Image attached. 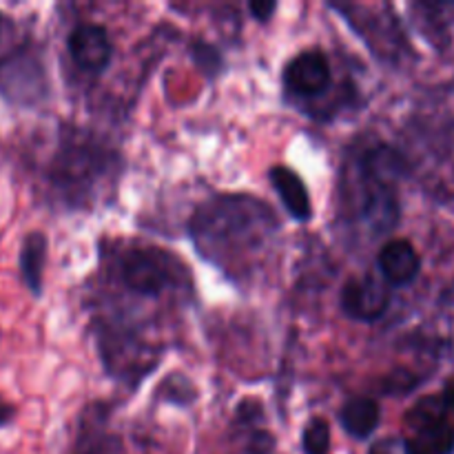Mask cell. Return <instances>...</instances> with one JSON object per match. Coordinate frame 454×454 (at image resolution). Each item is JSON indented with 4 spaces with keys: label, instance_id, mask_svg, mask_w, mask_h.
Here are the masks:
<instances>
[{
    "label": "cell",
    "instance_id": "cell-1",
    "mask_svg": "<svg viewBox=\"0 0 454 454\" xmlns=\"http://www.w3.org/2000/svg\"><path fill=\"white\" fill-rule=\"evenodd\" d=\"M273 224V215L266 204L257 202L253 198H220L215 202H207L195 215L191 224V233L198 239L200 251L208 257H217L231 251H238L239 239L262 238Z\"/></svg>",
    "mask_w": 454,
    "mask_h": 454
},
{
    "label": "cell",
    "instance_id": "cell-2",
    "mask_svg": "<svg viewBox=\"0 0 454 454\" xmlns=\"http://www.w3.org/2000/svg\"><path fill=\"white\" fill-rule=\"evenodd\" d=\"M362 176V215L377 233L390 229L399 217L397 180L402 176V160L388 146L368 151L359 167Z\"/></svg>",
    "mask_w": 454,
    "mask_h": 454
},
{
    "label": "cell",
    "instance_id": "cell-3",
    "mask_svg": "<svg viewBox=\"0 0 454 454\" xmlns=\"http://www.w3.org/2000/svg\"><path fill=\"white\" fill-rule=\"evenodd\" d=\"M415 454H454V424L442 397H424L406 415Z\"/></svg>",
    "mask_w": 454,
    "mask_h": 454
},
{
    "label": "cell",
    "instance_id": "cell-4",
    "mask_svg": "<svg viewBox=\"0 0 454 454\" xmlns=\"http://www.w3.org/2000/svg\"><path fill=\"white\" fill-rule=\"evenodd\" d=\"M0 93L18 105H35L47 98V74L35 53L20 49L0 60Z\"/></svg>",
    "mask_w": 454,
    "mask_h": 454
},
{
    "label": "cell",
    "instance_id": "cell-5",
    "mask_svg": "<svg viewBox=\"0 0 454 454\" xmlns=\"http://www.w3.org/2000/svg\"><path fill=\"white\" fill-rule=\"evenodd\" d=\"M120 275L124 286L140 295H160L173 282L171 262L153 248H133L124 253Z\"/></svg>",
    "mask_w": 454,
    "mask_h": 454
},
{
    "label": "cell",
    "instance_id": "cell-6",
    "mask_svg": "<svg viewBox=\"0 0 454 454\" xmlns=\"http://www.w3.org/2000/svg\"><path fill=\"white\" fill-rule=\"evenodd\" d=\"M331 84V62L319 49L301 51L284 67V89L297 98H317Z\"/></svg>",
    "mask_w": 454,
    "mask_h": 454
},
{
    "label": "cell",
    "instance_id": "cell-7",
    "mask_svg": "<svg viewBox=\"0 0 454 454\" xmlns=\"http://www.w3.org/2000/svg\"><path fill=\"white\" fill-rule=\"evenodd\" d=\"M341 309L355 322H377L390 306L388 286L372 275L353 278L341 288Z\"/></svg>",
    "mask_w": 454,
    "mask_h": 454
},
{
    "label": "cell",
    "instance_id": "cell-8",
    "mask_svg": "<svg viewBox=\"0 0 454 454\" xmlns=\"http://www.w3.org/2000/svg\"><path fill=\"white\" fill-rule=\"evenodd\" d=\"M67 47H69L75 65L87 74H102L114 56V44H111L106 29L100 25H91V22L75 27L67 40Z\"/></svg>",
    "mask_w": 454,
    "mask_h": 454
},
{
    "label": "cell",
    "instance_id": "cell-9",
    "mask_svg": "<svg viewBox=\"0 0 454 454\" xmlns=\"http://www.w3.org/2000/svg\"><path fill=\"white\" fill-rule=\"evenodd\" d=\"M377 262L384 279L393 286H408L421 273V257L408 239H390Z\"/></svg>",
    "mask_w": 454,
    "mask_h": 454
},
{
    "label": "cell",
    "instance_id": "cell-10",
    "mask_svg": "<svg viewBox=\"0 0 454 454\" xmlns=\"http://www.w3.org/2000/svg\"><path fill=\"white\" fill-rule=\"evenodd\" d=\"M269 180L293 220L309 222L313 217V204H310L309 189H306L304 180L293 168L282 167V164L273 167L269 171Z\"/></svg>",
    "mask_w": 454,
    "mask_h": 454
},
{
    "label": "cell",
    "instance_id": "cell-11",
    "mask_svg": "<svg viewBox=\"0 0 454 454\" xmlns=\"http://www.w3.org/2000/svg\"><path fill=\"white\" fill-rule=\"evenodd\" d=\"M340 424L350 437L368 439L380 426V406L371 397H353L341 406Z\"/></svg>",
    "mask_w": 454,
    "mask_h": 454
},
{
    "label": "cell",
    "instance_id": "cell-12",
    "mask_svg": "<svg viewBox=\"0 0 454 454\" xmlns=\"http://www.w3.org/2000/svg\"><path fill=\"white\" fill-rule=\"evenodd\" d=\"M18 264H20L22 282L38 297L43 293V273L44 264H47V238L43 233L34 231V233L27 235L25 242H22Z\"/></svg>",
    "mask_w": 454,
    "mask_h": 454
},
{
    "label": "cell",
    "instance_id": "cell-13",
    "mask_svg": "<svg viewBox=\"0 0 454 454\" xmlns=\"http://www.w3.org/2000/svg\"><path fill=\"white\" fill-rule=\"evenodd\" d=\"M301 448L304 454H328L331 452V426L322 417H315L306 424L301 433Z\"/></svg>",
    "mask_w": 454,
    "mask_h": 454
},
{
    "label": "cell",
    "instance_id": "cell-14",
    "mask_svg": "<svg viewBox=\"0 0 454 454\" xmlns=\"http://www.w3.org/2000/svg\"><path fill=\"white\" fill-rule=\"evenodd\" d=\"M193 58H195V62H198L200 69L207 71V74H211V71L213 74H217V71L222 69L220 53H217L213 47H208V44H204V43L195 44Z\"/></svg>",
    "mask_w": 454,
    "mask_h": 454
},
{
    "label": "cell",
    "instance_id": "cell-15",
    "mask_svg": "<svg viewBox=\"0 0 454 454\" xmlns=\"http://www.w3.org/2000/svg\"><path fill=\"white\" fill-rule=\"evenodd\" d=\"M368 454H415L411 442L403 437H384L371 446Z\"/></svg>",
    "mask_w": 454,
    "mask_h": 454
},
{
    "label": "cell",
    "instance_id": "cell-16",
    "mask_svg": "<svg viewBox=\"0 0 454 454\" xmlns=\"http://www.w3.org/2000/svg\"><path fill=\"white\" fill-rule=\"evenodd\" d=\"M248 9H251L253 16L260 22H269L273 18V13L278 12V3H273V0H251Z\"/></svg>",
    "mask_w": 454,
    "mask_h": 454
},
{
    "label": "cell",
    "instance_id": "cell-17",
    "mask_svg": "<svg viewBox=\"0 0 454 454\" xmlns=\"http://www.w3.org/2000/svg\"><path fill=\"white\" fill-rule=\"evenodd\" d=\"M442 399H443V403H446L448 412H454V377L452 380H448L446 386H443Z\"/></svg>",
    "mask_w": 454,
    "mask_h": 454
},
{
    "label": "cell",
    "instance_id": "cell-18",
    "mask_svg": "<svg viewBox=\"0 0 454 454\" xmlns=\"http://www.w3.org/2000/svg\"><path fill=\"white\" fill-rule=\"evenodd\" d=\"M13 412L16 411H13L12 403H7L3 397H0V428H4V426L13 419Z\"/></svg>",
    "mask_w": 454,
    "mask_h": 454
}]
</instances>
